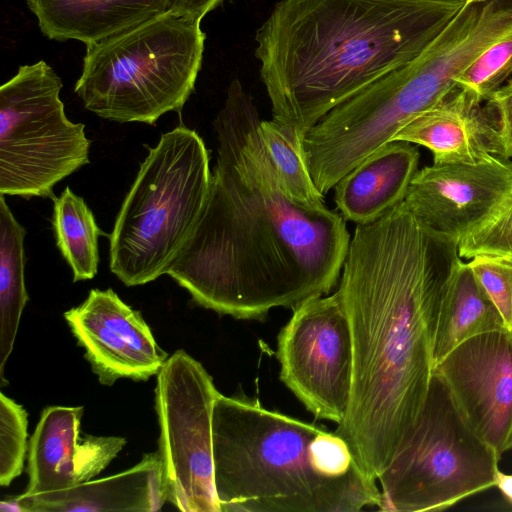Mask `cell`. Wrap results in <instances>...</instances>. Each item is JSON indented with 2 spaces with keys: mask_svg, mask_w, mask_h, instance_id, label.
I'll list each match as a JSON object with an SVG mask.
<instances>
[{
  "mask_svg": "<svg viewBox=\"0 0 512 512\" xmlns=\"http://www.w3.org/2000/svg\"><path fill=\"white\" fill-rule=\"evenodd\" d=\"M52 200L56 246L71 268L73 282L94 278L99 266L98 240L106 234L84 199L68 186Z\"/></svg>",
  "mask_w": 512,
  "mask_h": 512,
  "instance_id": "cell-22",
  "label": "cell"
},
{
  "mask_svg": "<svg viewBox=\"0 0 512 512\" xmlns=\"http://www.w3.org/2000/svg\"><path fill=\"white\" fill-rule=\"evenodd\" d=\"M64 318L102 385L111 386L122 378L147 381L170 356L141 313L110 288L91 289Z\"/></svg>",
  "mask_w": 512,
  "mask_h": 512,
  "instance_id": "cell-14",
  "label": "cell"
},
{
  "mask_svg": "<svg viewBox=\"0 0 512 512\" xmlns=\"http://www.w3.org/2000/svg\"><path fill=\"white\" fill-rule=\"evenodd\" d=\"M468 265L512 331V260L478 255Z\"/></svg>",
  "mask_w": 512,
  "mask_h": 512,
  "instance_id": "cell-27",
  "label": "cell"
},
{
  "mask_svg": "<svg viewBox=\"0 0 512 512\" xmlns=\"http://www.w3.org/2000/svg\"><path fill=\"white\" fill-rule=\"evenodd\" d=\"M506 32L496 12L467 2L419 57L322 117L302 141L318 191L325 197L351 169L393 141L406 123L441 102L458 86L459 74Z\"/></svg>",
  "mask_w": 512,
  "mask_h": 512,
  "instance_id": "cell-5",
  "label": "cell"
},
{
  "mask_svg": "<svg viewBox=\"0 0 512 512\" xmlns=\"http://www.w3.org/2000/svg\"><path fill=\"white\" fill-rule=\"evenodd\" d=\"M211 176L209 150L184 124L149 148L109 235V268L125 286L166 275L201 216Z\"/></svg>",
  "mask_w": 512,
  "mask_h": 512,
  "instance_id": "cell-7",
  "label": "cell"
},
{
  "mask_svg": "<svg viewBox=\"0 0 512 512\" xmlns=\"http://www.w3.org/2000/svg\"><path fill=\"white\" fill-rule=\"evenodd\" d=\"M28 414L23 406L0 393V485L9 486L24 468Z\"/></svg>",
  "mask_w": 512,
  "mask_h": 512,
  "instance_id": "cell-25",
  "label": "cell"
},
{
  "mask_svg": "<svg viewBox=\"0 0 512 512\" xmlns=\"http://www.w3.org/2000/svg\"><path fill=\"white\" fill-rule=\"evenodd\" d=\"M63 84L40 60L21 65L0 87V194L51 198L64 178L89 164L85 125L70 121Z\"/></svg>",
  "mask_w": 512,
  "mask_h": 512,
  "instance_id": "cell-9",
  "label": "cell"
},
{
  "mask_svg": "<svg viewBox=\"0 0 512 512\" xmlns=\"http://www.w3.org/2000/svg\"><path fill=\"white\" fill-rule=\"evenodd\" d=\"M512 75V30L489 46L459 76L456 83L481 101Z\"/></svg>",
  "mask_w": 512,
  "mask_h": 512,
  "instance_id": "cell-24",
  "label": "cell"
},
{
  "mask_svg": "<svg viewBox=\"0 0 512 512\" xmlns=\"http://www.w3.org/2000/svg\"><path fill=\"white\" fill-rule=\"evenodd\" d=\"M201 20L172 10L85 44L74 92L84 108L118 123L154 125L181 113L194 92L206 35Z\"/></svg>",
  "mask_w": 512,
  "mask_h": 512,
  "instance_id": "cell-6",
  "label": "cell"
},
{
  "mask_svg": "<svg viewBox=\"0 0 512 512\" xmlns=\"http://www.w3.org/2000/svg\"><path fill=\"white\" fill-rule=\"evenodd\" d=\"M259 133L287 195L309 207L325 204L306 164L302 141L275 120H261Z\"/></svg>",
  "mask_w": 512,
  "mask_h": 512,
  "instance_id": "cell-23",
  "label": "cell"
},
{
  "mask_svg": "<svg viewBox=\"0 0 512 512\" xmlns=\"http://www.w3.org/2000/svg\"><path fill=\"white\" fill-rule=\"evenodd\" d=\"M464 418L501 458L512 449V331L478 334L435 368Z\"/></svg>",
  "mask_w": 512,
  "mask_h": 512,
  "instance_id": "cell-13",
  "label": "cell"
},
{
  "mask_svg": "<svg viewBox=\"0 0 512 512\" xmlns=\"http://www.w3.org/2000/svg\"><path fill=\"white\" fill-rule=\"evenodd\" d=\"M460 258L478 255L512 260V191L500 205L458 243Z\"/></svg>",
  "mask_w": 512,
  "mask_h": 512,
  "instance_id": "cell-26",
  "label": "cell"
},
{
  "mask_svg": "<svg viewBox=\"0 0 512 512\" xmlns=\"http://www.w3.org/2000/svg\"><path fill=\"white\" fill-rule=\"evenodd\" d=\"M457 86L441 102L406 123L394 136L428 148L434 162L474 161L499 155L495 109Z\"/></svg>",
  "mask_w": 512,
  "mask_h": 512,
  "instance_id": "cell-16",
  "label": "cell"
},
{
  "mask_svg": "<svg viewBox=\"0 0 512 512\" xmlns=\"http://www.w3.org/2000/svg\"><path fill=\"white\" fill-rule=\"evenodd\" d=\"M25 512L159 511L167 501L158 451L133 467L40 499L17 495Z\"/></svg>",
  "mask_w": 512,
  "mask_h": 512,
  "instance_id": "cell-18",
  "label": "cell"
},
{
  "mask_svg": "<svg viewBox=\"0 0 512 512\" xmlns=\"http://www.w3.org/2000/svg\"><path fill=\"white\" fill-rule=\"evenodd\" d=\"M26 4L47 38L87 44L168 11L170 0H26Z\"/></svg>",
  "mask_w": 512,
  "mask_h": 512,
  "instance_id": "cell-19",
  "label": "cell"
},
{
  "mask_svg": "<svg viewBox=\"0 0 512 512\" xmlns=\"http://www.w3.org/2000/svg\"><path fill=\"white\" fill-rule=\"evenodd\" d=\"M468 1H279L255 35L272 119L303 141L333 108L419 57Z\"/></svg>",
  "mask_w": 512,
  "mask_h": 512,
  "instance_id": "cell-3",
  "label": "cell"
},
{
  "mask_svg": "<svg viewBox=\"0 0 512 512\" xmlns=\"http://www.w3.org/2000/svg\"><path fill=\"white\" fill-rule=\"evenodd\" d=\"M261 120L234 79L213 122L218 148L207 200L166 273L195 305L240 320L328 295L351 240L340 213L287 195L259 133Z\"/></svg>",
  "mask_w": 512,
  "mask_h": 512,
  "instance_id": "cell-1",
  "label": "cell"
},
{
  "mask_svg": "<svg viewBox=\"0 0 512 512\" xmlns=\"http://www.w3.org/2000/svg\"><path fill=\"white\" fill-rule=\"evenodd\" d=\"M496 451L470 427L433 371L410 432L378 478L384 512L438 511L495 486Z\"/></svg>",
  "mask_w": 512,
  "mask_h": 512,
  "instance_id": "cell-8",
  "label": "cell"
},
{
  "mask_svg": "<svg viewBox=\"0 0 512 512\" xmlns=\"http://www.w3.org/2000/svg\"><path fill=\"white\" fill-rule=\"evenodd\" d=\"M512 191V162L499 155L434 162L418 170L404 202L432 231L457 244Z\"/></svg>",
  "mask_w": 512,
  "mask_h": 512,
  "instance_id": "cell-12",
  "label": "cell"
},
{
  "mask_svg": "<svg viewBox=\"0 0 512 512\" xmlns=\"http://www.w3.org/2000/svg\"><path fill=\"white\" fill-rule=\"evenodd\" d=\"M214 485L221 512H357L377 507L380 489L346 441L257 399H216Z\"/></svg>",
  "mask_w": 512,
  "mask_h": 512,
  "instance_id": "cell-4",
  "label": "cell"
},
{
  "mask_svg": "<svg viewBox=\"0 0 512 512\" xmlns=\"http://www.w3.org/2000/svg\"><path fill=\"white\" fill-rule=\"evenodd\" d=\"M82 415V406H48L42 411L29 441V481L21 497L40 499L89 481L123 449V437H81Z\"/></svg>",
  "mask_w": 512,
  "mask_h": 512,
  "instance_id": "cell-15",
  "label": "cell"
},
{
  "mask_svg": "<svg viewBox=\"0 0 512 512\" xmlns=\"http://www.w3.org/2000/svg\"><path fill=\"white\" fill-rule=\"evenodd\" d=\"M500 329H508L502 315L468 263L461 260L441 299L433 342L434 368L462 342Z\"/></svg>",
  "mask_w": 512,
  "mask_h": 512,
  "instance_id": "cell-20",
  "label": "cell"
},
{
  "mask_svg": "<svg viewBox=\"0 0 512 512\" xmlns=\"http://www.w3.org/2000/svg\"><path fill=\"white\" fill-rule=\"evenodd\" d=\"M220 395L203 365L177 350L157 374L155 411L167 501L183 512H221L214 485L212 416Z\"/></svg>",
  "mask_w": 512,
  "mask_h": 512,
  "instance_id": "cell-10",
  "label": "cell"
},
{
  "mask_svg": "<svg viewBox=\"0 0 512 512\" xmlns=\"http://www.w3.org/2000/svg\"><path fill=\"white\" fill-rule=\"evenodd\" d=\"M487 101L498 117L499 156L509 159L512 157V80L495 90Z\"/></svg>",
  "mask_w": 512,
  "mask_h": 512,
  "instance_id": "cell-28",
  "label": "cell"
},
{
  "mask_svg": "<svg viewBox=\"0 0 512 512\" xmlns=\"http://www.w3.org/2000/svg\"><path fill=\"white\" fill-rule=\"evenodd\" d=\"M458 244L403 201L356 225L339 279L353 346L351 398L335 432L378 480L410 432L434 371L433 342Z\"/></svg>",
  "mask_w": 512,
  "mask_h": 512,
  "instance_id": "cell-2",
  "label": "cell"
},
{
  "mask_svg": "<svg viewBox=\"0 0 512 512\" xmlns=\"http://www.w3.org/2000/svg\"><path fill=\"white\" fill-rule=\"evenodd\" d=\"M419 151L394 140L377 148L334 186V202L342 217L367 225L402 203L418 171Z\"/></svg>",
  "mask_w": 512,
  "mask_h": 512,
  "instance_id": "cell-17",
  "label": "cell"
},
{
  "mask_svg": "<svg viewBox=\"0 0 512 512\" xmlns=\"http://www.w3.org/2000/svg\"><path fill=\"white\" fill-rule=\"evenodd\" d=\"M25 228L0 194V384L13 350L22 312L29 299L25 286Z\"/></svg>",
  "mask_w": 512,
  "mask_h": 512,
  "instance_id": "cell-21",
  "label": "cell"
},
{
  "mask_svg": "<svg viewBox=\"0 0 512 512\" xmlns=\"http://www.w3.org/2000/svg\"><path fill=\"white\" fill-rule=\"evenodd\" d=\"M280 379L317 419L339 424L351 398L353 346L340 294L293 309L277 337Z\"/></svg>",
  "mask_w": 512,
  "mask_h": 512,
  "instance_id": "cell-11",
  "label": "cell"
},
{
  "mask_svg": "<svg viewBox=\"0 0 512 512\" xmlns=\"http://www.w3.org/2000/svg\"><path fill=\"white\" fill-rule=\"evenodd\" d=\"M1 512H25L22 503L18 500L17 496L7 498L0 502Z\"/></svg>",
  "mask_w": 512,
  "mask_h": 512,
  "instance_id": "cell-31",
  "label": "cell"
},
{
  "mask_svg": "<svg viewBox=\"0 0 512 512\" xmlns=\"http://www.w3.org/2000/svg\"><path fill=\"white\" fill-rule=\"evenodd\" d=\"M224 0H170L169 10L202 20Z\"/></svg>",
  "mask_w": 512,
  "mask_h": 512,
  "instance_id": "cell-29",
  "label": "cell"
},
{
  "mask_svg": "<svg viewBox=\"0 0 512 512\" xmlns=\"http://www.w3.org/2000/svg\"><path fill=\"white\" fill-rule=\"evenodd\" d=\"M495 486L500 490L505 499L512 504V474H505L498 470Z\"/></svg>",
  "mask_w": 512,
  "mask_h": 512,
  "instance_id": "cell-30",
  "label": "cell"
}]
</instances>
